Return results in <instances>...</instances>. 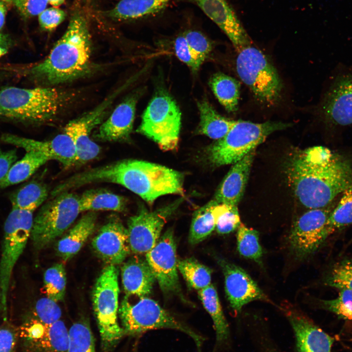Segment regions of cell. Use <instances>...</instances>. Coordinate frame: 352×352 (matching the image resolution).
<instances>
[{
  "mask_svg": "<svg viewBox=\"0 0 352 352\" xmlns=\"http://www.w3.org/2000/svg\"><path fill=\"white\" fill-rule=\"evenodd\" d=\"M1 141L24 149L26 152L37 151L44 155L49 160L59 161L65 167L76 164L77 156L74 144L64 132L51 140L39 141L10 133H3Z\"/></svg>",
  "mask_w": 352,
  "mask_h": 352,
  "instance_id": "cell-19",
  "label": "cell"
},
{
  "mask_svg": "<svg viewBox=\"0 0 352 352\" xmlns=\"http://www.w3.org/2000/svg\"><path fill=\"white\" fill-rule=\"evenodd\" d=\"M145 259L162 292L180 294L176 246L173 232L168 230L145 255Z\"/></svg>",
  "mask_w": 352,
  "mask_h": 352,
  "instance_id": "cell-13",
  "label": "cell"
},
{
  "mask_svg": "<svg viewBox=\"0 0 352 352\" xmlns=\"http://www.w3.org/2000/svg\"><path fill=\"white\" fill-rule=\"evenodd\" d=\"M122 282L126 296L143 298L152 292L155 277L146 259L134 256L121 268Z\"/></svg>",
  "mask_w": 352,
  "mask_h": 352,
  "instance_id": "cell-24",
  "label": "cell"
},
{
  "mask_svg": "<svg viewBox=\"0 0 352 352\" xmlns=\"http://www.w3.org/2000/svg\"><path fill=\"white\" fill-rule=\"evenodd\" d=\"M332 211L329 205L311 209L295 222L289 236V242L290 249L297 259H306L315 253L328 237L325 225Z\"/></svg>",
  "mask_w": 352,
  "mask_h": 352,
  "instance_id": "cell-12",
  "label": "cell"
},
{
  "mask_svg": "<svg viewBox=\"0 0 352 352\" xmlns=\"http://www.w3.org/2000/svg\"><path fill=\"white\" fill-rule=\"evenodd\" d=\"M197 106L200 117L199 132L213 139L219 140L223 137L235 120L220 115L206 99L198 102Z\"/></svg>",
  "mask_w": 352,
  "mask_h": 352,
  "instance_id": "cell-28",
  "label": "cell"
},
{
  "mask_svg": "<svg viewBox=\"0 0 352 352\" xmlns=\"http://www.w3.org/2000/svg\"><path fill=\"white\" fill-rule=\"evenodd\" d=\"M218 262L223 273L227 297L234 311L239 312L244 305L255 300L272 303L243 269L222 259Z\"/></svg>",
  "mask_w": 352,
  "mask_h": 352,
  "instance_id": "cell-17",
  "label": "cell"
},
{
  "mask_svg": "<svg viewBox=\"0 0 352 352\" xmlns=\"http://www.w3.org/2000/svg\"><path fill=\"white\" fill-rule=\"evenodd\" d=\"M91 55V38L87 20L82 13L76 12L46 58L28 69L27 74L46 85L68 82L89 71Z\"/></svg>",
  "mask_w": 352,
  "mask_h": 352,
  "instance_id": "cell-3",
  "label": "cell"
},
{
  "mask_svg": "<svg viewBox=\"0 0 352 352\" xmlns=\"http://www.w3.org/2000/svg\"><path fill=\"white\" fill-rule=\"evenodd\" d=\"M10 44V41L7 36L0 37V57L7 52Z\"/></svg>",
  "mask_w": 352,
  "mask_h": 352,
  "instance_id": "cell-49",
  "label": "cell"
},
{
  "mask_svg": "<svg viewBox=\"0 0 352 352\" xmlns=\"http://www.w3.org/2000/svg\"><path fill=\"white\" fill-rule=\"evenodd\" d=\"M17 158L16 150L3 151L0 148V183L5 177Z\"/></svg>",
  "mask_w": 352,
  "mask_h": 352,
  "instance_id": "cell-47",
  "label": "cell"
},
{
  "mask_svg": "<svg viewBox=\"0 0 352 352\" xmlns=\"http://www.w3.org/2000/svg\"><path fill=\"white\" fill-rule=\"evenodd\" d=\"M237 249L244 258L261 264L263 251L259 241L258 232L241 223L237 233Z\"/></svg>",
  "mask_w": 352,
  "mask_h": 352,
  "instance_id": "cell-36",
  "label": "cell"
},
{
  "mask_svg": "<svg viewBox=\"0 0 352 352\" xmlns=\"http://www.w3.org/2000/svg\"><path fill=\"white\" fill-rule=\"evenodd\" d=\"M81 212L98 210L123 212L126 200L122 196L102 188L91 189L79 196Z\"/></svg>",
  "mask_w": 352,
  "mask_h": 352,
  "instance_id": "cell-27",
  "label": "cell"
},
{
  "mask_svg": "<svg viewBox=\"0 0 352 352\" xmlns=\"http://www.w3.org/2000/svg\"><path fill=\"white\" fill-rule=\"evenodd\" d=\"M62 90L52 87L0 89V118L41 123L55 117L66 101Z\"/></svg>",
  "mask_w": 352,
  "mask_h": 352,
  "instance_id": "cell-4",
  "label": "cell"
},
{
  "mask_svg": "<svg viewBox=\"0 0 352 352\" xmlns=\"http://www.w3.org/2000/svg\"><path fill=\"white\" fill-rule=\"evenodd\" d=\"M118 270L115 265L105 267L95 283L92 305L100 338L101 352H113L125 336L118 321Z\"/></svg>",
  "mask_w": 352,
  "mask_h": 352,
  "instance_id": "cell-5",
  "label": "cell"
},
{
  "mask_svg": "<svg viewBox=\"0 0 352 352\" xmlns=\"http://www.w3.org/2000/svg\"><path fill=\"white\" fill-rule=\"evenodd\" d=\"M118 314L125 336H136L154 329H174L191 337L198 352H201L203 338L177 320L153 299L147 297L140 298L137 303L132 304L125 296L119 307Z\"/></svg>",
  "mask_w": 352,
  "mask_h": 352,
  "instance_id": "cell-8",
  "label": "cell"
},
{
  "mask_svg": "<svg viewBox=\"0 0 352 352\" xmlns=\"http://www.w3.org/2000/svg\"><path fill=\"white\" fill-rule=\"evenodd\" d=\"M65 0H48V4L54 7H57L62 4Z\"/></svg>",
  "mask_w": 352,
  "mask_h": 352,
  "instance_id": "cell-51",
  "label": "cell"
},
{
  "mask_svg": "<svg viewBox=\"0 0 352 352\" xmlns=\"http://www.w3.org/2000/svg\"><path fill=\"white\" fill-rule=\"evenodd\" d=\"M44 204L34 218L31 239L35 248L42 249L72 224L80 211L79 196L66 192Z\"/></svg>",
  "mask_w": 352,
  "mask_h": 352,
  "instance_id": "cell-11",
  "label": "cell"
},
{
  "mask_svg": "<svg viewBox=\"0 0 352 352\" xmlns=\"http://www.w3.org/2000/svg\"><path fill=\"white\" fill-rule=\"evenodd\" d=\"M236 71L258 102L273 106L281 99L283 82L265 54L252 44L238 52Z\"/></svg>",
  "mask_w": 352,
  "mask_h": 352,
  "instance_id": "cell-7",
  "label": "cell"
},
{
  "mask_svg": "<svg viewBox=\"0 0 352 352\" xmlns=\"http://www.w3.org/2000/svg\"><path fill=\"white\" fill-rule=\"evenodd\" d=\"M198 293L204 308L212 319L216 331L217 344L218 345L222 344L228 339L230 331L217 290L211 284L198 290Z\"/></svg>",
  "mask_w": 352,
  "mask_h": 352,
  "instance_id": "cell-29",
  "label": "cell"
},
{
  "mask_svg": "<svg viewBox=\"0 0 352 352\" xmlns=\"http://www.w3.org/2000/svg\"><path fill=\"white\" fill-rule=\"evenodd\" d=\"M67 352H97L94 336L86 320L74 323L68 329Z\"/></svg>",
  "mask_w": 352,
  "mask_h": 352,
  "instance_id": "cell-35",
  "label": "cell"
},
{
  "mask_svg": "<svg viewBox=\"0 0 352 352\" xmlns=\"http://www.w3.org/2000/svg\"><path fill=\"white\" fill-rule=\"evenodd\" d=\"M177 268L188 285L198 291L211 284L210 269L194 258L178 260Z\"/></svg>",
  "mask_w": 352,
  "mask_h": 352,
  "instance_id": "cell-34",
  "label": "cell"
},
{
  "mask_svg": "<svg viewBox=\"0 0 352 352\" xmlns=\"http://www.w3.org/2000/svg\"><path fill=\"white\" fill-rule=\"evenodd\" d=\"M14 0H0V1H2L3 2H6V3H11L13 2Z\"/></svg>",
  "mask_w": 352,
  "mask_h": 352,
  "instance_id": "cell-52",
  "label": "cell"
},
{
  "mask_svg": "<svg viewBox=\"0 0 352 352\" xmlns=\"http://www.w3.org/2000/svg\"><path fill=\"white\" fill-rule=\"evenodd\" d=\"M13 3L25 18L38 16L48 4V0H14Z\"/></svg>",
  "mask_w": 352,
  "mask_h": 352,
  "instance_id": "cell-46",
  "label": "cell"
},
{
  "mask_svg": "<svg viewBox=\"0 0 352 352\" xmlns=\"http://www.w3.org/2000/svg\"><path fill=\"white\" fill-rule=\"evenodd\" d=\"M269 352H275L274 351H270Z\"/></svg>",
  "mask_w": 352,
  "mask_h": 352,
  "instance_id": "cell-53",
  "label": "cell"
},
{
  "mask_svg": "<svg viewBox=\"0 0 352 352\" xmlns=\"http://www.w3.org/2000/svg\"><path fill=\"white\" fill-rule=\"evenodd\" d=\"M48 194L45 185L38 181L31 182L11 196L12 208L34 212L46 200Z\"/></svg>",
  "mask_w": 352,
  "mask_h": 352,
  "instance_id": "cell-32",
  "label": "cell"
},
{
  "mask_svg": "<svg viewBox=\"0 0 352 352\" xmlns=\"http://www.w3.org/2000/svg\"><path fill=\"white\" fill-rule=\"evenodd\" d=\"M48 161V158L41 153L34 151H26L24 156L11 167L5 177L0 183V189L27 179Z\"/></svg>",
  "mask_w": 352,
  "mask_h": 352,
  "instance_id": "cell-31",
  "label": "cell"
},
{
  "mask_svg": "<svg viewBox=\"0 0 352 352\" xmlns=\"http://www.w3.org/2000/svg\"><path fill=\"white\" fill-rule=\"evenodd\" d=\"M209 85L219 102L227 111L234 112L237 110L241 85L236 79L217 72L210 78Z\"/></svg>",
  "mask_w": 352,
  "mask_h": 352,
  "instance_id": "cell-30",
  "label": "cell"
},
{
  "mask_svg": "<svg viewBox=\"0 0 352 352\" xmlns=\"http://www.w3.org/2000/svg\"><path fill=\"white\" fill-rule=\"evenodd\" d=\"M33 212L12 208L4 226L0 260V310L4 319L7 313V300L14 269L30 237Z\"/></svg>",
  "mask_w": 352,
  "mask_h": 352,
  "instance_id": "cell-9",
  "label": "cell"
},
{
  "mask_svg": "<svg viewBox=\"0 0 352 352\" xmlns=\"http://www.w3.org/2000/svg\"><path fill=\"white\" fill-rule=\"evenodd\" d=\"M97 218L94 211L88 212L58 241L57 254L64 261L71 259L80 250L93 232Z\"/></svg>",
  "mask_w": 352,
  "mask_h": 352,
  "instance_id": "cell-25",
  "label": "cell"
},
{
  "mask_svg": "<svg viewBox=\"0 0 352 352\" xmlns=\"http://www.w3.org/2000/svg\"><path fill=\"white\" fill-rule=\"evenodd\" d=\"M70 182L75 189L88 184L108 182L119 184L149 203L170 194L183 195L182 174L145 161L124 159L75 174Z\"/></svg>",
  "mask_w": 352,
  "mask_h": 352,
  "instance_id": "cell-2",
  "label": "cell"
},
{
  "mask_svg": "<svg viewBox=\"0 0 352 352\" xmlns=\"http://www.w3.org/2000/svg\"><path fill=\"white\" fill-rule=\"evenodd\" d=\"M144 89L129 95L114 110L110 116L100 126L95 137L102 141L125 140L130 137L134 119L136 106Z\"/></svg>",
  "mask_w": 352,
  "mask_h": 352,
  "instance_id": "cell-21",
  "label": "cell"
},
{
  "mask_svg": "<svg viewBox=\"0 0 352 352\" xmlns=\"http://www.w3.org/2000/svg\"><path fill=\"white\" fill-rule=\"evenodd\" d=\"M287 174L300 202L310 209L329 205L352 185V167L341 155L323 146L297 153L290 159Z\"/></svg>",
  "mask_w": 352,
  "mask_h": 352,
  "instance_id": "cell-1",
  "label": "cell"
},
{
  "mask_svg": "<svg viewBox=\"0 0 352 352\" xmlns=\"http://www.w3.org/2000/svg\"><path fill=\"white\" fill-rule=\"evenodd\" d=\"M254 154L253 150L234 164L216 193L218 203L237 205L244 192Z\"/></svg>",
  "mask_w": 352,
  "mask_h": 352,
  "instance_id": "cell-23",
  "label": "cell"
},
{
  "mask_svg": "<svg viewBox=\"0 0 352 352\" xmlns=\"http://www.w3.org/2000/svg\"><path fill=\"white\" fill-rule=\"evenodd\" d=\"M197 5L228 37L237 52L252 42L225 0H188Z\"/></svg>",
  "mask_w": 352,
  "mask_h": 352,
  "instance_id": "cell-20",
  "label": "cell"
},
{
  "mask_svg": "<svg viewBox=\"0 0 352 352\" xmlns=\"http://www.w3.org/2000/svg\"><path fill=\"white\" fill-rule=\"evenodd\" d=\"M36 319L46 326L61 320L62 311L57 302L47 297L38 300L35 305Z\"/></svg>",
  "mask_w": 352,
  "mask_h": 352,
  "instance_id": "cell-43",
  "label": "cell"
},
{
  "mask_svg": "<svg viewBox=\"0 0 352 352\" xmlns=\"http://www.w3.org/2000/svg\"><path fill=\"white\" fill-rule=\"evenodd\" d=\"M181 114L175 100L164 89L157 90L144 111L137 132L155 141L164 151L178 145Z\"/></svg>",
  "mask_w": 352,
  "mask_h": 352,
  "instance_id": "cell-10",
  "label": "cell"
},
{
  "mask_svg": "<svg viewBox=\"0 0 352 352\" xmlns=\"http://www.w3.org/2000/svg\"><path fill=\"white\" fill-rule=\"evenodd\" d=\"M176 55L179 60L185 64L194 73L201 66L189 47L183 35L178 36L174 42Z\"/></svg>",
  "mask_w": 352,
  "mask_h": 352,
  "instance_id": "cell-44",
  "label": "cell"
},
{
  "mask_svg": "<svg viewBox=\"0 0 352 352\" xmlns=\"http://www.w3.org/2000/svg\"><path fill=\"white\" fill-rule=\"evenodd\" d=\"M287 309L298 352H331L333 338L296 309Z\"/></svg>",
  "mask_w": 352,
  "mask_h": 352,
  "instance_id": "cell-22",
  "label": "cell"
},
{
  "mask_svg": "<svg viewBox=\"0 0 352 352\" xmlns=\"http://www.w3.org/2000/svg\"><path fill=\"white\" fill-rule=\"evenodd\" d=\"M91 244L95 253L109 265L120 264L131 251L127 228L117 217L110 218L100 228Z\"/></svg>",
  "mask_w": 352,
  "mask_h": 352,
  "instance_id": "cell-18",
  "label": "cell"
},
{
  "mask_svg": "<svg viewBox=\"0 0 352 352\" xmlns=\"http://www.w3.org/2000/svg\"><path fill=\"white\" fill-rule=\"evenodd\" d=\"M6 13V8L4 3L2 1H0V37H2L4 36V34L0 32V31L5 22Z\"/></svg>",
  "mask_w": 352,
  "mask_h": 352,
  "instance_id": "cell-50",
  "label": "cell"
},
{
  "mask_svg": "<svg viewBox=\"0 0 352 352\" xmlns=\"http://www.w3.org/2000/svg\"><path fill=\"white\" fill-rule=\"evenodd\" d=\"M15 332L9 328L0 329V352H15Z\"/></svg>",
  "mask_w": 352,
  "mask_h": 352,
  "instance_id": "cell-48",
  "label": "cell"
},
{
  "mask_svg": "<svg viewBox=\"0 0 352 352\" xmlns=\"http://www.w3.org/2000/svg\"><path fill=\"white\" fill-rule=\"evenodd\" d=\"M183 35L197 62L201 66L212 51V44L202 33L198 31L189 30Z\"/></svg>",
  "mask_w": 352,
  "mask_h": 352,
  "instance_id": "cell-42",
  "label": "cell"
},
{
  "mask_svg": "<svg viewBox=\"0 0 352 352\" xmlns=\"http://www.w3.org/2000/svg\"><path fill=\"white\" fill-rule=\"evenodd\" d=\"M318 113L330 125L352 124V73L340 75L333 81L319 104Z\"/></svg>",
  "mask_w": 352,
  "mask_h": 352,
  "instance_id": "cell-15",
  "label": "cell"
},
{
  "mask_svg": "<svg viewBox=\"0 0 352 352\" xmlns=\"http://www.w3.org/2000/svg\"><path fill=\"white\" fill-rule=\"evenodd\" d=\"M66 13L56 7L45 9L38 15L40 26L44 30H54L65 19Z\"/></svg>",
  "mask_w": 352,
  "mask_h": 352,
  "instance_id": "cell-45",
  "label": "cell"
},
{
  "mask_svg": "<svg viewBox=\"0 0 352 352\" xmlns=\"http://www.w3.org/2000/svg\"><path fill=\"white\" fill-rule=\"evenodd\" d=\"M217 231L220 234H229L241 224L237 205L216 203L212 208Z\"/></svg>",
  "mask_w": 352,
  "mask_h": 352,
  "instance_id": "cell-39",
  "label": "cell"
},
{
  "mask_svg": "<svg viewBox=\"0 0 352 352\" xmlns=\"http://www.w3.org/2000/svg\"><path fill=\"white\" fill-rule=\"evenodd\" d=\"M176 206L149 211L140 209L128 221V233L131 251L137 255L146 254L159 239L161 230Z\"/></svg>",
  "mask_w": 352,
  "mask_h": 352,
  "instance_id": "cell-14",
  "label": "cell"
},
{
  "mask_svg": "<svg viewBox=\"0 0 352 352\" xmlns=\"http://www.w3.org/2000/svg\"><path fill=\"white\" fill-rule=\"evenodd\" d=\"M325 283L339 289H352V258L344 259L334 264Z\"/></svg>",
  "mask_w": 352,
  "mask_h": 352,
  "instance_id": "cell-40",
  "label": "cell"
},
{
  "mask_svg": "<svg viewBox=\"0 0 352 352\" xmlns=\"http://www.w3.org/2000/svg\"><path fill=\"white\" fill-rule=\"evenodd\" d=\"M171 0H121L104 15L116 21L137 20L154 15Z\"/></svg>",
  "mask_w": 352,
  "mask_h": 352,
  "instance_id": "cell-26",
  "label": "cell"
},
{
  "mask_svg": "<svg viewBox=\"0 0 352 352\" xmlns=\"http://www.w3.org/2000/svg\"><path fill=\"white\" fill-rule=\"evenodd\" d=\"M352 224V185L346 189L337 206L331 211L325 225L329 237L337 229Z\"/></svg>",
  "mask_w": 352,
  "mask_h": 352,
  "instance_id": "cell-37",
  "label": "cell"
},
{
  "mask_svg": "<svg viewBox=\"0 0 352 352\" xmlns=\"http://www.w3.org/2000/svg\"><path fill=\"white\" fill-rule=\"evenodd\" d=\"M321 303L325 309L352 322V289H340L337 298Z\"/></svg>",
  "mask_w": 352,
  "mask_h": 352,
  "instance_id": "cell-41",
  "label": "cell"
},
{
  "mask_svg": "<svg viewBox=\"0 0 352 352\" xmlns=\"http://www.w3.org/2000/svg\"><path fill=\"white\" fill-rule=\"evenodd\" d=\"M66 284V272L63 264H55L45 271L44 285L48 298L56 302L63 300Z\"/></svg>",
  "mask_w": 352,
  "mask_h": 352,
  "instance_id": "cell-38",
  "label": "cell"
},
{
  "mask_svg": "<svg viewBox=\"0 0 352 352\" xmlns=\"http://www.w3.org/2000/svg\"><path fill=\"white\" fill-rule=\"evenodd\" d=\"M291 126L290 123L282 122L257 123L235 120L227 134L209 149V160L218 166L234 164L255 150L270 134Z\"/></svg>",
  "mask_w": 352,
  "mask_h": 352,
  "instance_id": "cell-6",
  "label": "cell"
},
{
  "mask_svg": "<svg viewBox=\"0 0 352 352\" xmlns=\"http://www.w3.org/2000/svg\"><path fill=\"white\" fill-rule=\"evenodd\" d=\"M217 203L215 200H212L195 212L189 236L191 244H196L202 241L215 229L216 222L212 208Z\"/></svg>",
  "mask_w": 352,
  "mask_h": 352,
  "instance_id": "cell-33",
  "label": "cell"
},
{
  "mask_svg": "<svg viewBox=\"0 0 352 352\" xmlns=\"http://www.w3.org/2000/svg\"><path fill=\"white\" fill-rule=\"evenodd\" d=\"M115 93L96 108L82 116L69 122L64 132L71 138L76 150V164H84L95 158L100 147L90 138V133L102 120L105 111Z\"/></svg>",
  "mask_w": 352,
  "mask_h": 352,
  "instance_id": "cell-16",
  "label": "cell"
}]
</instances>
